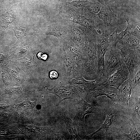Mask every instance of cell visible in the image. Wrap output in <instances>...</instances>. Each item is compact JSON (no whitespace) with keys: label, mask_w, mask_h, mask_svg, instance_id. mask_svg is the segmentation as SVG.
<instances>
[{"label":"cell","mask_w":140,"mask_h":140,"mask_svg":"<svg viewBox=\"0 0 140 140\" xmlns=\"http://www.w3.org/2000/svg\"><path fill=\"white\" fill-rule=\"evenodd\" d=\"M69 38L81 49L84 46L85 38L83 33L78 27L77 24L69 23Z\"/></svg>","instance_id":"obj_13"},{"label":"cell","mask_w":140,"mask_h":140,"mask_svg":"<svg viewBox=\"0 0 140 140\" xmlns=\"http://www.w3.org/2000/svg\"><path fill=\"white\" fill-rule=\"evenodd\" d=\"M123 18L127 22L128 33L135 36L140 37V23L130 24L129 22V17L127 15H124Z\"/></svg>","instance_id":"obj_22"},{"label":"cell","mask_w":140,"mask_h":140,"mask_svg":"<svg viewBox=\"0 0 140 140\" xmlns=\"http://www.w3.org/2000/svg\"><path fill=\"white\" fill-rule=\"evenodd\" d=\"M68 131L70 134V140H82L78 136L73 121L67 115L64 114L62 116Z\"/></svg>","instance_id":"obj_18"},{"label":"cell","mask_w":140,"mask_h":140,"mask_svg":"<svg viewBox=\"0 0 140 140\" xmlns=\"http://www.w3.org/2000/svg\"><path fill=\"white\" fill-rule=\"evenodd\" d=\"M45 90L47 93L54 94L59 97L57 106L65 100L72 99L75 100L80 98L81 95L86 92L82 85H72L64 86L61 82L59 84L55 85L51 89L47 87Z\"/></svg>","instance_id":"obj_3"},{"label":"cell","mask_w":140,"mask_h":140,"mask_svg":"<svg viewBox=\"0 0 140 140\" xmlns=\"http://www.w3.org/2000/svg\"><path fill=\"white\" fill-rule=\"evenodd\" d=\"M89 2L87 0L85 1L76 0L70 3H67L68 5V6L79 11L81 15L84 8Z\"/></svg>","instance_id":"obj_23"},{"label":"cell","mask_w":140,"mask_h":140,"mask_svg":"<svg viewBox=\"0 0 140 140\" xmlns=\"http://www.w3.org/2000/svg\"><path fill=\"white\" fill-rule=\"evenodd\" d=\"M52 139L53 140H66L65 138L62 135L60 134H54L53 136Z\"/></svg>","instance_id":"obj_29"},{"label":"cell","mask_w":140,"mask_h":140,"mask_svg":"<svg viewBox=\"0 0 140 140\" xmlns=\"http://www.w3.org/2000/svg\"><path fill=\"white\" fill-rule=\"evenodd\" d=\"M60 9V13L64 19L78 24L93 32H97L95 30L94 19L87 18L81 15L79 11L68 6H61Z\"/></svg>","instance_id":"obj_4"},{"label":"cell","mask_w":140,"mask_h":140,"mask_svg":"<svg viewBox=\"0 0 140 140\" xmlns=\"http://www.w3.org/2000/svg\"><path fill=\"white\" fill-rule=\"evenodd\" d=\"M128 119L132 122V124H130L129 127L130 129V133L127 134L123 132L121 130H120L121 134L125 137L130 140H139L140 135L139 133L137 130L135 125L134 122L131 120Z\"/></svg>","instance_id":"obj_21"},{"label":"cell","mask_w":140,"mask_h":140,"mask_svg":"<svg viewBox=\"0 0 140 140\" xmlns=\"http://www.w3.org/2000/svg\"><path fill=\"white\" fill-rule=\"evenodd\" d=\"M117 29H116L110 36L109 38V46L108 48H116V45L128 33L127 28L125 30L122 31L118 34L117 33Z\"/></svg>","instance_id":"obj_19"},{"label":"cell","mask_w":140,"mask_h":140,"mask_svg":"<svg viewBox=\"0 0 140 140\" xmlns=\"http://www.w3.org/2000/svg\"><path fill=\"white\" fill-rule=\"evenodd\" d=\"M118 89L105 85H99L94 89L86 92L89 97L96 98L98 96L105 95L112 101L117 98Z\"/></svg>","instance_id":"obj_10"},{"label":"cell","mask_w":140,"mask_h":140,"mask_svg":"<svg viewBox=\"0 0 140 140\" xmlns=\"http://www.w3.org/2000/svg\"><path fill=\"white\" fill-rule=\"evenodd\" d=\"M74 100L75 114L74 119L83 121L86 115L95 113L93 106L88 103L83 98L80 97Z\"/></svg>","instance_id":"obj_9"},{"label":"cell","mask_w":140,"mask_h":140,"mask_svg":"<svg viewBox=\"0 0 140 140\" xmlns=\"http://www.w3.org/2000/svg\"><path fill=\"white\" fill-rule=\"evenodd\" d=\"M62 0L63 1H66L67 0Z\"/></svg>","instance_id":"obj_33"},{"label":"cell","mask_w":140,"mask_h":140,"mask_svg":"<svg viewBox=\"0 0 140 140\" xmlns=\"http://www.w3.org/2000/svg\"><path fill=\"white\" fill-rule=\"evenodd\" d=\"M97 1L104 5H109V4L116 0H93Z\"/></svg>","instance_id":"obj_27"},{"label":"cell","mask_w":140,"mask_h":140,"mask_svg":"<svg viewBox=\"0 0 140 140\" xmlns=\"http://www.w3.org/2000/svg\"><path fill=\"white\" fill-rule=\"evenodd\" d=\"M130 77L129 71L124 62L120 67L103 81L101 85H105L118 89L120 85Z\"/></svg>","instance_id":"obj_8"},{"label":"cell","mask_w":140,"mask_h":140,"mask_svg":"<svg viewBox=\"0 0 140 140\" xmlns=\"http://www.w3.org/2000/svg\"><path fill=\"white\" fill-rule=\"evenodd\" d=\"M133 89L132 80L130 77L118 88L117 98L127 105H129Z\"/></svg>","instance_id":"obj_12"},{"label":"cell","mask_w":140,"mask_h":140,"mask_svg":"<svg viewBox=\"0 0 140 140\" xmlns=\"http://www.w3.org/2000/svg\"><path fill=\"white\" fill-rule=\"evenodd\" d=\"M50 78L52 79H54L57 78L58 74L57 72L53 70L50 71L49 73Z\"/></svg>","instance_id":"obj_28"},{"label":"cell","mask_w":140,"mask_h":140,"mask_svg":"<svg viewBox=\"0 0 140 140\" xmlns=\"http://www.w3.org/2000/svg\"><path fill=\"white\" fill-rule=\"evenodd\" d=\"M123 62L118 49L117 48H108L104 56V75L106 79L114 73L121 67Z\"/></svg>","instance_id":"obj_5"},{"label":"cell","mask_w":140,"mask_h":140,"mask_svg":"<svg viewBox=\"0 0 140 140\" xmlns=\"http://www.w3.org/2000/svg\"><path fill=\"white\" fill-rule=\"evenodd\" d=\"M78 27L84 36L85 43L82 50L88 60L82 74L86 77L95 80L96 78L98 65L97 47L99 34L79 25Z\"/></svg>","instance_id":"obj_1"},{"label":"cell","mask_w":140,"mask_h":140,"mask_svg":"<svg viewBox=\"0 0 140 140\" xmlns=\"http://www.w3.org/2000/svg\"><path fill=\"white\" fill-rule=\"evenodd\" d=\"M109 36L106 30L97 37V74L98 76L103 75L105 72L104 56L109 46Z\"/></svg>","instance_id":"obj_7"},{"label":"cell","mask_w":140,"mask_h":140,"mask_svg":"<svg viewBox=\"0 0 140 140\" xmlns=\"http://www.w3.org/2000/svg\"><path fill=\"white\" fill-rule=\"evenodd\" d=\"M37 56L39 58L42 59H43L46 60L48 57V56L46 54H43L41 52L38 53L37 54Z\"/></svg>","instance_id":"obj_31"},{"label":"cell","mask_w":140,"mask_h":140,"mask_svg":"<svg viewBox=\"0 0 140 140\" xmlns=\"http://www.w3.org/2000/svg\"><path fill=\"white\" fill-rule=\"evenodd\" d=\"M69 83V85H82L86 92L94 89L97 85V83L95 80L91 81H87L83 78L81 74L71 79Z\"/></svg>","instance_id":"obj_16"},{"label":"cell","mask_w":140,"mask_h":140,"mask_svg":"<svg viewBox=\"0 0 140 140\" xmlns=\"http://www.w3.org/2000/svg\"><path fill=\"white\" fill-rule=\"evenodd\" d=\"M63 44L64 47L68 49V53H70L69 55H70L69 57L76 63L81 73L88 62L82 50L69 37L67 38Z\"/></svg>","instance_id":"obj_6"},{"label":"cell","mask_w":140,"mask_h":140,"mask_svg":"<svg viewBox=\"0 0 140 140\" xmlns=\"http://www.w3.org/2000/svg\"><path fill=\"white\" fill-rule=\"evenodd\" d=\"M96 16L103 21L106 27L110 24L113 19L117 17L116 15L111 10L109 5L102 6Z\"/></svg>","instance_id":"obj_15"},{"label":"cell","mask_w":140,"mask_h":140,"mask_svg":"<svg viewBox=\"0 0 140 140\" xmlns=\"http://www.w3.org/2000/svg\"><path fill=\"white\" fill-rule=\"evenodd\" d=\"M22 90V88L19 87L13 88L10 89L9 91V93H16L19 92Z\"/></svg>","instance_id":"obj_30"},{"label":"cell","mask_w":140,"mask_h":140,"mask_svg":"<svg viewBox=\"0 0 140 140\" xmlns=\"http://www.w3.org/2000/svg\"><path fill=\"white\" fill-rule=\"evenodd\" d=\"M102 6L101 4L97 2H89L84 8L81 15L88 19H94Z\"/></svg>","instance_id":"obj_17"},{"label":"cell","mask_w":140,"mask_h":140,"mask_svg":"<svg viewBox=\"0 0 140 140\" xmlns=\"http://www.w3.org/2000/svg\"><path fill=\"white\" fill-rule=\"evenodd\" d=\"M114 121L113 115L112 113H110L107 115L105 121L101 127L96 131L89 135L87 136L85 138L88 139L91 138L95 134L102 129H104L106 133Z\"/></svg>","instance_id":"obj_20"},{"label":"cell","mask_w":140,"mask_h":140,"mask_svg":"<svg viewBox=\"0 0 140 140\" xmlns=\"http://www.w3.org/2000/svg\"><path fill=\"white\" fill-rule=\"evenodd\" d=\"M62 57L67 70V75L68 77L72 79L81 74L76 63L64 51Z\"/></svg>","instance_id":"obj_14"},{"label":"cell","mask_w":140,"mask_h":140,"mask_svg":"<svg viewBox=\"0 0 140 140\" xmlns=\"http://www.w3.org/2000/svg\"><path fill=\"white\" fill-rule=\"evenodd\" d=\"M15 35L18 39L23 38L26 36V31L20 28H17L15 30Z\"/></svg>","instance_id":"obj_25"},{"label":"cell","mask_w":140,"mask_h":140,"mask_svg":"<svg viewBox=\"0 0 140 140\" xmlns=\"http://www.w3.org/2000/svg\"><path fill=\"white\" fill-rule=\"evenodd\" d=\"M35 102H32L26 100L22 103L15 105L17 109L22 110H27L33 109L35 107Z\"/></svg>","instance_id":"obj_24"},{"label":"cell","mask_w":140,"mask_h":140,"mask_svg":"<svg viewBox=\"0 0 140 140\" xmlns=\"http://www.w3.org/2000/svg\"><path fill=\"white\" fill-rule=\"evenodd\" d=\"M96 32L99 34H101L102 33V31L99 29L97 30Z\"/></svg>","instance_id":"obj_32"},{"label":"cell","mask_w":140,"mask_h":140,"mask_svg":"<svg viewBox=\"0 0 140 140\" xmlns=\"http://www.w3.org/2000/svg\"><path fill=\"white\" fill-rule=\"evenodd\" d=\"M116 47L119 50L132 80L136 72L140 68V46H134L120 41Z\"/></svg>","instance_id":"obj_2"},{"label":"cell","mask_w":140,"mask_h":140,"mask_svg":"<svg viewBox=\"0 0 140 140\" xmlns=\"http://www.w3.org/2000/svg\"><path fill=\"white\" fill-rule=\"evenodd\" d=\"M46 34L53 36L57 37L63 44L69 37L70 29L69 24L65 25L58 23L49 25L44 32Z\"/></svg>","instance_id":"obj_11"},{"label":"cell","mask_w":140,"mask_h":140,"mask_svg":"<svg viewBox=\"0 0 140 140\" xmlns=\"http://www.w3.org/2000/svg\"><path fill=\"white\" fill-rule=\"evenodd\" d=\"M140 103L139 99L138 102L135 104V111L136 112L137 114L140 117Z\"/></svg>","instance_id":"obj_26"}]
</instances>
